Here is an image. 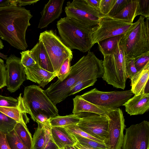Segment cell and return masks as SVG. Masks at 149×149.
<instances>
[{
	"instance_id": "obj_1",
	"label": "cell",
	"mask_w": 149,
	"mask_h": 149,
	"mask_svg": "<svg viewBox=\"0 0 149 149\" xmlns=\"http://www.w3.org/2000/svg\"><path fill=\"white\" fill-rule=\"evenodd\" d=\"M103 73V61L89 51L71 67L70 74L63 81L58 80L45 91L56 105L68 96L70 90L74 86L86 81H97L98 78L102 77Z\"/></svg>"
},
{
	"instance_id": "obj_42",
	"label": "cell",
	"mask_w": 149,
	"mask_h": 149,
	"mask_svg": "<svg viewBox=\"0 0 149 149\" xmlns=\"http://www.w3.org/2000/svg\"><path fill=\"white\" fill-rule=\"evenodd\" d=\"M50 119L46 116L43 114L39 113L35 117L33 120L38 123L45 126L51 127L49 122Z\"/></svg>"
},
{
	"instance_id": "obj_46",
	"label": "cell",
	"mask_w": 149,
	"mask_h": 149,
	"mask_svg": "<svg viewBox=\"0 0 149 149\" xmlns=\"http://www.w3.org/2000/svg\"><path fill=\"white\" fill-rule=\"evenodd\" d=\"M17 6L16 0H0V6Z\"/></svg>"
},
{
	"instance_id": "obj_38",
	"label": "cell",
	"mask_w": 149,
	"mask_h": 149,
	"mask_svg": "<svg viewBox=\"0 0 149 149\" xmlns=\"http://www.w3.org/2000/svg\"><path fill=\"white\" fill-rule=\"evenodd\" d=\"M94 80H89L82 82L72 87L70 90L68 96L74 95L89 86H93L96 82Z\"/></svg>"
},
{
	"instance_id": "obj_5",
	"label": "cell",
	"mask_w": 149,
	"mask_h": 149,
	"mask_svg": "<svg viewBox=\"0 0 149 149\" xmlns=\"http://www.w3.org/2000/svg\"><path fill=\"white\" fill-rule=\"evenodd\" d=\"M140 16L136 25L123 35L120 43L125 56L134 59L149 52V18Z\"/></svg>"
},
{
	"instance_id": "obj_13",
	"label": "cell",
	"mask_w": 149,
	"mask_h": 149,
	"mask_svg": "<svg viewBox=\"0 0 149 149\" xmlns=\"http://www.w3.org/2000/svg\"><path fill=\"white\" fill-rule=\"evenodd\" d=\"M107 140L105 145L108 149H121L126 126L122 110L118 108L109 111Z\"/></svg>"
},
{
	"instance_id": "obj_21",
	"label": "cell",
	"mask_w": 149,
	"mask_h": 149,
	"mask_svg": "<svg viewBox=\"0 0 149 149\" xmlns=\"http://www.w3.org/2000/svg\"><path fill=\"white\" fill-rule=\"evenodd\" d=\"M50 132L53 140L59 149L67 146H74L77 141L64 127H51Z\"/></svg>"
},
{
	"instance_id": "obj_36",
	"label": "cell",
	"mask_w": 149,
	"mask_h": 149,
	"mask_svg": "<svg viewBox=\"0 0 149 149\" xmlns=\"http://www.w3.org/2000/svg\"><path fill=\"white\" fill-rule=\"evenodd\" d=\"M18 101L11 97H6L0 95V107L17 108Z\"/></svg>"
},
{
	"instance_id": "obj_24",
	"label": "cell",
	"mask_w": 149,
	"mask_h": 149,
	"mask_svg": "<svg viewBox=\"0 0 149 149\" xmlns=\"http://www.w3.org/2000/svg\"><path fill=\"white\" fill-rule=\"evenodd\" d=\"M123 35L109 38L97 43L98 49L103 56L111 54L113 52Z\"/></svg>"
},
{
	"instance_id": "obj_25",
	"label": "cell",
	"mask_w": 149,
	"mask_h": 149,
	"mask_svg": "<svg viewBox=\"0 0 149 149\" xmlns=\"http://www.w3.org/2000/svg\"><path fill=\"white\" fill-rule=\"evenodd\" d=\"M13 129L22 143L29 149H31L32 138L26 124L17 122Z\"/></svg>"
},
{
	"instance_id": "obj_30",
	"label": "cell",
	"mask_w": 149,
	"mask_h": 149,
	"mask_svg": "<svg viewBox=\"0 0 149 149\" xmlns=\"http://www.w3.org/2000/svg\"><path fill=\"white\" fill-rule=\"evenodd\" d=\"M73 135L79 143L83 146L95 149H108L104 143L87 138Z\"/></svg>"
},
{
	"instance_id": "obj_15",
	"label": "cell",
	"mask_w": 149,
	"mask_h": 149,
	"mask_svg": "<svg viewBox=\"0 0 149 149\" xmlns=\"http://www.w3.org/2000/svg\"><path fill=\"white\" fill-rule=\"evenodd\" d=\"M64 0H50L45 4L40 12L41 17L38 28H44L58 19L63 11Z\"/></svg>"
},
{
	"instance_id": "obj_10",
	"label": "cell",
	"mask_w": 149,
	"mask_h": 149,
	"mask_svg": "<svg viewBox=\"0 0 149 149\" xmlns=\"http://www.w3.org/2000/svg\"><path fill=\"white\" fill-rule=\"evenodd\" d=\"M65 11L66 17L92 28L97 26L100 18L103 16L100 11L91 7L85 0L68 2Z\"/></svg>"
},
{
	"instance_id": "obj_20",
	"label": "cell",
	"mask_w": 149,
	"mask_h": 149,
	"mask_svg": "<svg viewBox=\"0 0 149 149\" xmlns=\"http://www.w3.org/2000/svg\"><path fill=\"white\" fill-rule=\"evenodd\" d=\"M30 56L42 68L52 72H54L48 55L42 42H38L31 50H29Z\"/></svg>"
},
{
	"instance_id": "obj_27",
	"label": "cell",
	"mask_w": 149,
	"mask_h": 149,
	"mask_svg": "<svg viewBox=\"0 0 149 149\" xmlns=\"http://www.w3.org/2000/svg\"><path fill=\"white\" fill-rule=\"evenodd\" d=\"M0 111L17 122L26 124L29 122L26 113H22L17 108L0 107Z\"/></svg>"
},
{
	"instance_id": "obj_51",
	"label": "cell",
	"mask_w": 149,
	"mask_h": 149,
	"mask_svg": "<svg viewBox=\"0 0 149 149\" xmlns=\"http://www.w3.org/2000/svg\"></svg>"
},
{
	"instance_id": "obj_23",
	"label": "cell",
	"mask_w": 149,
	"mask_h": 149,
	"mask_svg": "<svg viewBox=\"0 0 149 149\" xmlns=\"http://www.w3.org/2000/svg\"><path fill=\"white\" fill-rule=\"evenodd\" d=\"M79 114H70L65 116L58 115L49 119L51 127H64L77 124L80 120Z\"/></svg>"
},
{
	"instance_id": "obj_26",
	"label": "cell",
	"mask_w": 149,
	"mask_h": 149,
	"mask_svg": "<svg viewBox=\"0 0 149 149\" xmlns=\"http://www.w3.org/2000/svg\"><path fill=\"white\" fill-rule=\"evenodd\" d=\"M38 124L32 138L31 149H44L46 140L45 127L39 123Z\"/></svg>"
},
{
	"instance_id": "obj_16",
	"label": "cell",
	"mask_w": 149,
	"mask_h": 149,
	"mask_svg": "<svg viewBox=\"0 0 149 149\" xmlns=\"http://www.w3.org/2000/svg\"><path fill=\"white\" fill-rule=\"evenodd\" d=\"M24 70L27 79L37 84L43 88L57 76L55 73L42 68L37 63L33 67L25 68Z\"/></svg>"
},
{
	"instance_id": "obj_31",
	"label": "cell",
	"mask_w": 149,
	"mask_h": 149,
	"mask_svg": "<svg viewBox=\"0 0 149 149\" xmlns=\"http://www.w3.org/2000/svg\"><path fill=\"white\" fill-rule=\"evenodd\" d=\"M64 127L72 135L88 138L98 142L104 143L103 141L92 136L82 130L77 124L71 125Z\"/></svg>"
},
{
	"instance_id": "obj_2",
	"label": "cell",
	"mask_w": 149,
	"mask_h": 149,
	"mask_svg": "<svg viewBox=\"0 0 149 149\" xmlns=\"http://www.w3.org/2000/svg\"><path fill=\"white\" fill-rule=\"evenodd\" d=\"M32 16L30 10L24 7L0 6V38L18 49L26 50V34Z\"/></svg>"
},
{
	"instance_id": "obj_4",
	"label": "cell",
	"mask_w": 149,
	"mask_h": 149,
	"mask_svg": "<svg viewBox=\"0 0 149 149\" xmlns=\"http://www.w3.org/2000/svg\"><path fill=\"white\" fill-rule=\"evenodd\" d=\"M21 95L20 93L17 97V108L22 113L29 114L33 120L39 113L49 118L59 115L56 105L40 86L31 85L25 87L23 97Z\"/></svg>"
},
{
	"instance_id": "obj_40",
	"label": "cell",
	"mask_w": 149,
	"mask_h": 149,
	"mask_svg": "<svg viewBox=\"0 0 149 149\" xmlns=\"http://www.w3.org/2000/svg\"><path fill=\"white\" fill-rule=\"evenodd\" d=\"M116 1V0H100L99 10L103 16L108 13Z\"/></svg>"
},
{
	"instance_id": "obj_41",
	"label": "cell",
	"mask_w": 149,
	"mask_h": 149,
	"mask_svg": "<svg viewBox=\"0 0 149 149\" xmlns=\"http://www.w3.org/2000/svg\"><path fill=\"white\" fill-rule=\"evenodd\" d=\"M6 68L4 61L0 58V89L6 86Z\"/></svg>"
},
{
	"instance_id": "obj_47",
	"label": "cell",
	"mask_w": 149,
	"mask_h": 149,
	"mask_svg": "<svg viewBox=\"0 0 149 149\" xmlns=\"http://www.w3.org/2000/svg\"><path fill=\"white\" fill-rule=\"evenodd\" d=\"M74 146L76 149H95L82 145L77 141Z\"/></svg>"
},
{
	"instance_id": "obj_37",
	"label": "cell",
	"mask_w": 149,
	"mask_h": 149,
	"mask_svg": "<svg viewBox=\"0 0 149 149\" xmlns=\"http://www.w3.org/2000/svg\"><path fill=\"white\" fill-rule=\"evenodd\" d=\"M149 62V52L134 59V64L138 71L141 69Z\"/></svg>"
},
{
	"instance_id": "obj_39",
	"label": "cell",
	"mask_w": 149,
	"mask_h": 149,
	"mask_svg": "<svg viewBox=\"0 0 149 149\" xmlns=\"http://www.w3.org/2000/svg\"><path fill=\"white\" fill-rule=\"evenodd\" d=\"M125 64L127 78L131 79L137 72L134 64V59L125 56Z\"/></svg>"
},
{
	"instance_id": "obj_7",
	"label": "cell",
	"mask_w": 149,
	"mask_h": 149,
	"mask_svg": "<svg viewBox=\"0 0 149 149\" xmlns=\"http://www.w3.org/2000/svg\"><path fill=\"white\" fill-rule=\"evenodd\" d=\"M39 41L42 43L57 75L64 61L73 58L71 49L67 47L52 30L40 33Z\"/></svg>"
},
{
	"instance_id": "obj_43",
	"label": "cell",
	"mask_w": 149,
	"mask_h": 149,
	"mask_svg": "<svg viewBox=\"0 0 149 149\" xmlns=\"http://www.w3.org/2000/svg\"><path fill=\"white\" fill-rule=\"evenodd\" d=\"M0 149H11L6 140V133L0 131Z\"/></svg>"
},
{
	"instance_id": "obj_9",
	"label": "cell",
	"mask_w": 149,
	"mask_h": 149,
	"mask_svg": "<svg viewBox=\"0 0 149 149\" xmlns=\"http://www.w3.org/2000/svg\"><path fill=\"white\" fill-rule=\"evenodd\" d=\"M134 95L131 90L104 92L95 88L80 96L94 104L114 109L123 105Z\"/></svg>"
},
{
	"instance_id": "obj_6",
	"label": "cell",
	"mask_w": 149,
	"mask_h": 149,
	"mask_svg": "<svg viewBox=\"0 0 149 149\" xmlns=\"http://www.w3.org/2000/svg\"><path fill=\"white\" fill-rule=\"evenodd\" d=\"M103 56V79L114 88L124 89L128 78L125 56L120 41L111 54Z\"/></svg>"
},
{
	"instance_id": "obj_3",
	"label": "cell",
	"mask_w": 149,
	"mask_h": 149,
	"mask_svg": "<svg viewBox=\"0 0 149 149\" xmlns=\"http://www.w3.org/2000/svg\"><path fill=\"white\" fill-rule=\"evenodd\" d=\"M56 25L61 39L71 49L85 53L89 52L93 46L91 38L93 28L66 17L61 18Z\"/></svg>"
},
{
	"instance_id": "obj_12",
	"label": "cell",
	"mask_w": 149,
	"mask_h": 149,
	"mask_svg": "<svg viewBox=\"0 0 149 149\" xmlns=\"http://www.w3.org/2000/svg\"><path fill=\"white\" fill-rule=\"evenodd\" d=\"M121 149H149V122L143 120L126 128Z\"/></svg>"
},
{
	"instance_id": "obj_29",
	"label": "cell",
	"mask_w": 149,
	"mask_h": 149,
	"mask_svg": "<svg viewBox=\"0 0 149 149\" xmlns=\"http://www.w3.org/2000/svg\"><path fill=\"white\" fill-rule=\"evenodd\" d=\"M17 122L0 111V131L8 133L13 130Z\"/></svg>"
},
{
	"instance_id": "obj_44",
	"label": "cell",
	"mask_w": 149,
	"mask_h": 149,
	"mask_svg": "<svg viewBox=\"0 0 149 149\" xmlns=\"http://www.w3.org/2000/svg\"><path fill=\"white\" fill-rule=\"evenodd\" d=\"M39 0H16L17 6L22 7L36 3Z\"/></svg>"
},
{
	"instance_id": "obj_33",
	"label": "cell",
	"mask_w": 149,
	"mask_h": 149,
	"mask_svg": "<svg viewBox=\"0 0 149 149\" xmlns=\"http://www.w3.org/2000/svg\"><path fill=\"white\" fill-rule=\"evenodd\" d=\"M137 15L149 18V0H138Z\"/></svg>"
},
{
	"instance_id": "obj_19",
	"label": "cell",
	"mask_w": 149,
	"mask_h": 149,
	"mask_svg": "<svg viewBox=\"0 0 149 149\" xmlns=\"http://www.w3.org/2000/svg\"><path fill=\"white\" fill-rule=\"evenodd\" d=\"M73 100V114H77L81 112H87L107 116L108 112L113 109L92 104L83 99L80 95L76 96Z\"/></svg>"
},
{
	"instance_id": "obj_48",
	"label": "cell",
	"mask_w": 149,
	"mask_h": 149,
	"mask_svg": "<svg viewBox=\"0 0 149 149\" xmlns=\"http://www.w3.org/2000/svg\"><path fill=\"white\" fill-rule=\"evenodd\" d=\"M0 57L6 60L7 58V55H4L1 52H0Z\"/></svg>"
},
{
	"instance_id": "obj_11",
	"label": "cell",
	"mask_w": 149,
	"mask_h": 149,
	"mask_svg": "<svg viewBox=\"0 0 149 149\" xmlns=\"http://www.w3.org/2000/svg\"><path fill=\"white\" fill-rule=\"evenodd\" d=\"M79 114L81 118L77 124L79 127L105 144L107 140L108 128L107 116L87 112H81Z\"/></svg>"
},
{
	"instance_id": "obj_28",
	"label": "cell",
	"mask_w": 149,
	"mask_h": 149,
	"mask_svg": "<svg viewBox=\"0 0 149 149\" xmlns=\"http://www.w3.org/2000/svg\"><path fill=\"white\" fill-rule=\"evenodd\" d=\"M6 137L11 149H29L22 143L14 129L6 134Z\"/></svg>"
},
{
	"instance_id": "obj_17",
	"label": "cell",
	"mask_w": 149,
	"mask_h": 149,
	"mask_svg": "<svg viewBox=\"0 0 149 149\" xmlns=\"http://www.w3.org/2000/svg\"><path fill=\"white\" fill-rule=\"evenodd\" d=\"M149 62L131 79V91L135 95L149 93Z\"/></svg>"
},
{
	"instance_id": "obj_14",
	"label": "cell",
	"mask_w": 149,
	"mask_h": 149,
	"mask_svg": "<svg viewBox=\"0 0 149 149\" xmlns=\"http://www.w3.org/2000/svg\"><path fill=\"white\" fill-rule=\"evenodd\" d=\"M6 65L7 89L11 93H14L26 79L25 68L21 62V58L14 54L7 57Z\"/></svg>"
},
{
	"instance_id": "obj_35",
	"label": "cell",
	"mask_w": 149,
	"mask_h": 149,
	"mask_svg": "<svg viewBox=\"0 0 149 149\" xmlns=\"http://www.w3.org/2000/svg\"><path fill=\"white\" fill-rule=\"evenodd\" d=\"M20 54L21 62L25 68L33 67L37 63L29 55V50L23 51Z\"/></svg>"
},
{
	"instance_id": "obj_34",
	"label": "cell",
	"mask_w": 149,
	"mask_h": 149,
	"mask_svg": "<svg viewBox=\"0 0 149 149\" xmlns=\"http://www.w3.org/2000/svg\"><path fill=\"white\" fill-rule=\"evenodd\" d=\"M130 0H116L108 13L106 16L113 17L119 13L128 3Z\"/></svg>"
},
{
	"instance_id": "obj_49",
	"label": "cell",
	"mask_w": 149,
	"mask_h": 149,
	"mask_svg": "<svg viewBox=\"0 0 149 149\" xmlns=\"http://www.w3.org/2000/svg\"><path fill=\"white\" fill-rule=\"evenodd\" d=\"M63 149H76L73 146H67L64 148Z\"/></svg>"
},
{
	"instance_id": "obj_22",
	"label": "cell",
	"mask_w": 149,
	"mask_h": 149,
	"mask_svg": "<svg viewBox=\"0 0 149 149\" xmlns=\"http://www.w3.org/2000/svg\"><path fill=\"white\" fill-rule=\"evenodd\" d=\"M138 0H130V2L118 14L112 17L125 22L133 23L137 16Z\"/></svg>"
},
{
	"instance_id": "obj_45",
	"label": "cell",
	"mask_w": 149,
	"mask_h": 149,
	"mask_svg": "<svg viewBox=\"0 0 149 149\" xmlns=\"http://www.w3.org/2000/svg\"><path fill=\"white\" fill-rule=\"evenodd\" d=\"M87 3L91 7L99 10L100 0H85Z\"/></svg>"
},
{
	"instance_id": "obj_8",
	"label": "cell",
	"mask_w": 149,
	"mask_h": 149,
	"mask_svg": "<svg viewBox=\"0 0 149 149\" xmlns=\"http://www.w3.org/2000/svg\"><path fill=\"white\" fill-rule=\"evenodd\" d=\"M130 23L107 16L100 19L98 24L93 29L91 33L93 45L105 39L127 33L136 24Z\"/></svg>"
},
{
	"instance_id": "obj_18",
	"label": "cell",
	"mask_w": 149,
	"mask_h": 149,
	"mask_svg": "<svg viewBox=\"0 0 149 149\" xmlns=\"http://www.w3.org/2000/svg\"><path fill=\"white\" fill-rule=\"evenodd\" d=\"M123 105L126 112L130 116L143 114L149 109V93L134 95Z\"/></svg>"
},
{
	"instance_id": "obj_50",
	"label": "cell",
	"mask_w": 149,
	"mask_h": 149,
	"mask_svg": "<svg viewBox=\"0 0 149 149\" xmlns=\"http://www.w3.org/2000/svg\"><path fill=\"white\" fill-rule=\"evenodd\" d=\"M3 47L4 45L3 44L1 40V39H0V50L3 49Z\"/></svg>"
},
{
	"instance_id": "obj_32",
	"label": "cell",
	"mask_w": 149,
	"mask_h": 149,
	"mask_svg": "<svg viewBox=\"0 0 149 149\" xmlns=\"http://www.w3.org/2000/svg\"><path fill=\"white\" fill-rule=\"evenodd\" d=\"M72 60L68 58L64 61L57 75L58 80L60 81H63L70 74L71 69L70 61Z\"/></svg>"
}]
</instances>
